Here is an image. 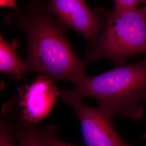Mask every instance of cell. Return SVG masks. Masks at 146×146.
<instances>
[{
    "label": "cell",
    "mask_w": 146,
    "mask_h": 146,
    "mask_svg": "<svg viewBox=\"0 0 146 146\" xmlns=\"http://www.w3.org/2000/svg\"><path fill=\"white\" fill-rule=\"evenodd\" d=\"M82 99L95 100L111 119H140L146 104V57L141 62L123 64L94 77L86 76L69 90Z\"/></svg>",
    "instance_id": "6da1fadb"
},
{
    "label": "cell",
    "mask_w": 146,
    "mask_h": 146,
    "mask_svg": "<svg viewBox=\"0 0 146 146\" xmlns=\"http://www.w3.org/2000/svg\"><path fill=\"white\" fill-rule=\"evenodd\" d=\"M18 40L14 39L8 42L0 37V70L7 74L11 79L21 80L28 72L25 61L19 58L16 49Z\"/></svg>",
    "instance_id": "52a82bcc"
},
{
    "label": "cell",
    "mask_w": 146,
    "mask_h": 146,
    "mask_svg": "<svg viewBox=\"0 0 146 146\" xmlns=\"http://www.w3.org/2000/svg\"><path fill=\"white\" fill-rule=\"evenodd\" d=\"M58 90L60 96L73 107L78 116L86 146H129L115 129L112 119L99 107L84 104L69 90Z\"/></svg>",
    "instance_id": "5b68a950"
},
{
    "label": "cell",
    "mask_w": 146,
    "mask_h": 146,
    "mask_svg": "<svg viewBox=\"0 0 146 146\" xmlns=\"http://www.w3.org/2000/svg\"><path fill=\"white\" fill-rule=\"evenodd\" d=\"M25 22L28 42L25 61L28 72H37L52 79L75 84L85 78L84 63L74 54L63 33L58 19L45 14Z\"/></svg>",
    "instance_id": "7a4b0ae2"
},
{
    "label": "cell",
    "mask_w": 146,
    "mask_h": 146,
    "mask_svg": "<svg viewBox=\"0 0 146 146\" xmlns=\"http://www.w3.org/2000/svg\"><path fill=\"white\" fill-rule=\"evenodd\" d=\"M58 96L59 90L54 79L38 75L18 89L16 96L4 105L2 112L6 117L11 116L17 122L35 125L47 117Z\"/></svg>",
    "instance_id": "277c9868"
},
{
    "label": "cell",
    "mask_w": 146,
    "mask_h": 146,
    "mask_svg": "<svg viewBox=\"0 0 146 146\" xmlns=\"http://www.w3.org/2000/svg\"><path fill=\"white\" fill-rule=\"evenodd\" d=\"M42 140L45 146H76L58 139L56 136L55 127L48 125L41 129Z\"/></svg>",
    "instance_id": "9c48e42d"
},
{
    "label": "cell",
    "mask_w": 146,
    "mask_h": 146,
    "mask_svg": "<svg viewBox=\"0 0 146 146\" xmlns=\"http://www.w3.org/2000/svg\"><path fill=\"white\" fill-rule=\"evenodd\" d=\"M14 135L19 146H45L41 129H38L34 125L17 122L14 129Z\"/></svg>",
    "instance_id": "ba28073f"
},
{
    "label": "cell",
    "mask_w": 146,
    "mask_h": 146,
    "mask_svg": "<svg viewBox=\"0 0 146 146\" xmlns=\"http://www.w3.org/2000/svg\"><path fill=\"white\" fill-rule=\"evenodd\" d=\"M50 8L64 26L79 32L94 47L101 21L85 0H50Z\"/></svg>",
    "instance_id": "8992f818"
},
{
    "label": "cell",
    "mask_w": 146,
    "mask_h": 146,
    "mask_svg": "<svg viewBox=\"0 0 146 146\" xmlns=\"http://www.w3.org/2000/svg\"><path fill=\"white\" fill-rule=\"evenodd\" d=\"M142 8H143V9H144V10H145V11H146V3H145V6H143V7H142Z\"/></svg>",
    "instance_id": "4fadbf2b"
},
{
    "label": "cell",
    "mask_w": 146,
    "mask_h": 146,
    "mask_svg": "<svg viewBox=\"0 0 146 146\" xmlns=\"http://www.w3.org/2000/svg\"><path fill=\"white\" fill-rule=\"evenodd\" d=\"M0 5L2 7L12 8L16 11L18 9V7L16 5L15 0H0Z\"/></svg>",
    "instance_id": "7c38bea8"
},
{
    "label": "cell",
    "mask_w": 146,
    "mask_h": 146,
    "mask_svg": "<svg viewBox=\"0 0 146 146\" xmlns=\"http://www.w3.org/2000/svg\"><path fill=\"white\" fill-rule=\"evenodd\" d=\"M11 127L5 121L1 122L0 146H19L15 143Z\"/></svg>",
    "instance_id": "30bf717a"
},
{
    "label": "cell",
    "mask_w": 146,
    "mask_h": 146,
    "mask_svg": "<svg viewBox=\"0 0 146 146\" xmlns=\"http://www.w3.org/2000/svg\"><path fill=\"white\" fill-rule=\"evenodd\" d=\"M115 6L114 9L123 11L138 8L140 3H145L146 0H114Z\"/></svg>",
    "instance_id": "8fae6325"
},
{
    "label": "cell",
    "mask_w": 146,
    "mask_h": 146,
    "mask_svg": "<svg viewBox=\"0 0 146 146\" xmlns=\"http://www.w3.org/2000/svg\"><path fill=\"white\" fill-rule=\"evenodd\" d=\"M139 54H146V11L142 7L114 9L108 13L104 31L87 61L108 58L121 66Z\"/></svg>",
    "instance_id": "3957f363"
}]
</instances>
